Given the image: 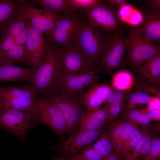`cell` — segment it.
Wrapping results in <instances>:
<instances>
[{
	"label": "cell",
	"mask_w": 160,
	"mask_h": 160,
	"mask_svg": "<svg viewBox=\"0 0 160 160\" xmlns=\"http://www.w3.org/2000/svg\"><path fill=\"white\" fill-rule=\"evenodd\" d=\"M92 146L104 158L114 151V146L110 140L109 133L107 132L102 133L98 140Z\"/></svg>",
	"instance_id": "28"
},
{
	"label": "cell",
	"mask_w": 160,
	"mask_h": 160,
	"mask_svg": "<svg viewBox=\"0 0 160 160\" xmlns=\"http://www.w3.org/2000/svg\"><path fill=\"white\" fill-rule=\"evenodd\" d=\"M24 63L32 66L33 61L25 46L15 44L0 57V64L14 65Z\"/></svg>",
	"instance_id": "22"
},
{
	"label": "cell",
	"mask_w": 160,
	"mask_h": 160,
	"mask_svg": "<svg viewBox=\"0 0 160 160\" xmlns=\"http://www.w3.org/2000/svg\"><path fill=\"white\" fill-rule=\"evenodd\" d=\"M38 67L33 65L24 68L0 64V84L12 82L32 81Z\"/></svg>",
	"instance_id": "17"
},
{
	"label": "cell",
	"mask_w": 160,
	"mask_h": 160,
	"mask_svg": "<svg viewBox=\"0 0 160 160\" xmlns=\"http://www.w3.org/2000/svg\"><path fill=\"white\" fill-rule=\"evenodd\" d=\"M31 4L42 6L43 9L58 14H65L72 11L68 0H33Z\"/></svg>",
	"instance_id": "25"
},
{
	"label": "cell",
	"mask_w": 160,
	"mask_h": 160,
	"mask_svg": "<svg viewBox=\"0 0 160 160\" xmlns=\"http://www.w3.org/2000/svg\"><path fill=\"white\" fill-rule=\"evenodd\" d=\"M143 19L138 26L135 27L146 40L160 44V10L142 6Z\"/></svg>",
	"instance_id": "13"
},
{
	"label": "cell",
	"mask_w": 160,
	"mask_h": 160,
	"mask_svg": "<svg viewBox=\"0 0 160 160\" xmlns=\"http://www.w3.org/2000/svg\"><path fill=\"white\" fill-rule=\"evenodd\" d=\"M100 134V129L79 132L76 135L68 137L64 140L60 145L59 148L66 153H76L81 150L84 147L91 144Z\"/></svg>",
	"instance_id": "16"
},
{
	"label": "cell",
	"mask_w": 160,
	"mask_h": 160,
	"mask_svg": "<svg viewBox=\"0 0 160 160\" xmlns=\"http://www.w3.org/2000/svg\"><path fill=\"white\" fill-rule=\"evenodd\" d=\"M142 137L130 152L122 157L125 160H137L142 155L147 153L151 146L152 134L147 127H142Z\"/></svg>",
	"instance_id": "23"
},
{
	"label": "cell",
	"mask_w": 160,
	"mask_h": 160,
	"mask_svg": "<svg viewBox=\"0 0 160 160\" xmlns=\"http://www.w3.org/2000/svg\"><path fill=\"white\" fill-rule=\"evenodd\" d=\"M62 75L90 72L100 73L91 62L75 44L61 49Z\"/></svg>",
	"instance_id": "9"
},
{
	"label": "cell",
	"mask_w": 160,
	"mask_h": 160,
	"mask_svg": "<svg viewBox=\"0 0 160 160\" xmlns=\"http://www.w3.org/2000/svg\"><path fill=\"white\" fill-rule=\"evenodd\" d=\"M160 139L157 136L152 135L150 149L146 154L140 156L137 160H160Z\"/></svg>",
	"instance_id": "32"
},
{
	"label": "cell",
	"mask_w": 160,
	"mask_h": 160,
	"mask_svg": "<svg viewBox=\"0 0 160 160\" xmlns=\"http://www.w3.org/2000/svg\"><path fill=\"white\" fill-rule=\"evenodd\" d=\"M134 84V77L128 71L121 70L113 76L111 85L114 89L120 90H131Z\"/></svg>",
	"instance_id": "26"
},
{
	"label": "cell",
	"mask_w": 160,
	"mask_h": 160,
	"mask_svg": "<svg viewBox=\"0 0 160 160\" xmlns=\"http://www.w3.org/2000/svg\"><path fill=\"white\" fill-rule=\"evenodd\" d=\"M110 122L109 126L110 138L114 146V151H117L121 137L126 129L134 125L127 121L122 119H114Z\"/></svg>",
	"instance_id": "24"
},
{
	"label": "cell",
	"mask_w": 160,
	"mask_h": 160,
	"mask_svg": "<svg viewBox=\"0 0 160 160\" xmlns=\"http://www.w3.org/2000/svg\"><path fill=\"white\" fill-rule=\"evenodd\" d=\"M125 108H126V105H125L124 102L118 103L109 106L106 122L114 119Z\"/></svg>",
	"instance_id": "35"
},
{
	"label": "cell",
	"mask_w": 160,
	"mask_h": 160,
	"mask_svg": "<svg viewBox=\"0 0 160 160\" xmlns=\"http://www.w3.org/2000/svg\"><path fill=\"white\" fill-rule=\"evenodd\" d=\"M131 92V90H123L113 89L106 103L110 106L118 103L124 102Z\"/></svg>",
	"instance_id": "33"
},
{
	"label": "cell",
	"mask_w": 160,
	"mask_h": 160,
	"mask_svg": "<svg viewBox=\"0 0 160 160\" xmlns=\"http://www.w3.org/2000/svg\"><path fill=\"white\" fill-rule=\"evenodd\" d=\"M15 44H16L14 38L7 36L1 35L0 38V57Z\"/></svg>",
	"instance_id": "37"
},
{
	"label": "cell",
	"mask_w": 160,
	"mask_h": 160,
	"mask_svg": "<svg viewBox=\"0 0 160 160\" xmlns=\"http://www.w3.org/2000/svg\"><path fill=\"white\" fill-rule=\"evenodd\" d=\"M80 95L56 89L50 93L38 97L58 108L64 119L68 132L79 129L87 111L81 102Z\"/></svg>",
	"instance_id": "3"
},
{
	"label": "cell",
	"mask_w": 160,
	"mask_h": 160,
	"mask_svg": "<svg viewBox=\"0 0 160 160\" xmlns=\"http://www.w3.org/2000/svg\"><path fill=\"white\" fill-rule=\"evenodd\" d=\"M105 1L118 12V10L127 3L126 0H106Z\"/></svg>",
	"instance_id": "41"
},
{
	"label": "cell",
	"mask_w": 160,
	"mask_h": 160,
	"mask_svg": "<svg viewBox=\"0 0 160 160\" xmlns=\"http://www.w3.org/2000/svg\"><path fill=\"white\" fill-rule=\"evenodd\" d=\"M31 85V83L15 86H0V100H9L21 96Z\"/></svg>",
	"instance_id": "29"
},
{
	"label": "cell",
	"mask_w": 160,
	"mask_h": 160,
	"mask_svg": "<svg viewBox=\"0 0 160 160\" xmlns=\"http://www.w3.org/2000/svg\"><path fill=\"white\" fill-rule=\"evenodd\" d=\"M21 5L12 16L0 23L1 35L14 38L26 26L28 22L22 12Z\"/></svg>",
	"instance_id": "21"
},
{
	"label": "cell",
	"mask_w": 160,
	"mask_h": 160,
	"mask_svg": "<svg viewBox=\"0 0 160 160\" xmlns=\"http://www.w3.org/2000/svg\"><path fill=\"white\" fill-rule=\"evenodd\" d=\"M145 1L148 7L152 9L160 10V0H148Z\"/></svg>",
	"instance_id": "43"
},
{
	"label": "cell",
	"mask_w": 160,
	"mask_h": 160,
	"mask_svg": "<svg viewBox=\"0 0 160 160\" xmlns=\"http://www.w3.org/2000/svg\"><path fill=\"white\" fill-rule=\"evenodd\" d=\"M103 160H125L121 156L120 153L114 151Z\"/></svg>",
	"instance_id": "42"
},
{
	"label": "cell",
	"mask_w": 160,
	"mask_h": 160,
	"mask_svg": "<svg viewBox=\"0 0 160 160\" xmlns=\"http://www.w3.org/2000/svg\"><path fill=\"white\" fill-rule=\"evenodd\" d=\"M62 73L61 49L49 44L47 52L31 82L36 96L41 97L56 89Z\"/></svg>",
	"instance_id": "1"
},
{
	"label": "cell",
	"mask_w": 160,
	"mask_h": 160,
	"mask_svg": "<svg viewBox=\"0 0 160 160\" xmlns=\"http://www.w3.org/2000/svg\"><path fill=\"white\" fill-rule=\"evenodd\" d=\"M104 159L90 144L84 148L80 154L71 157H55L53 160H103Z\"/></svg>",
	"instance_id": "27"
},
{
	"label": "cell",
	"mask_w": 160,
	"mask_h": 160,
	"mask_svg": "<svg viewBox=\"0 0 160 160\" xmlns=\"http://www.w3.org/2000/svg\"><path fill=\"white\" fill-rule=\"evenodd\" d=\"M28 33L25 47L32 58L34 65L38 67L48 49L49 44L42 34L28 23Z\"/></svg>",
	"instance_id": "15"
},
{
	"label": "cell",
	"mask_w": 160,
	"mask_h": 160,
	"mask_svg": "<svg viewBox=\"0 0 160 160\" xmlns=\"http://www.w3.org/2000/svg\"><path fill=\"white\" fill-rule=\"evenodd\" d=\"M33 116L34 121L48 126L58 134L68 132L64 119L58 108L37 96V108Z\"/></svg>",
	"instance_id": "11"
},
{
	"label": "cell",
	"mask_w": 160,
	"mask_h": 160,
	"mask_svg": "<svg viewBox=\"0 0 160 160\" xmlns=\"http://www.w3.org/2000/svg\"><path fill=\"white\" fill-rule=\"evenodd\" d=\"M127 36V54L125 60L135 69L160 53L159 45L145 39L134 27L129 28Z\"/></svg>",
	"instance_id": "5"
},
{
	"label": "cell",
	"mask_w": 160,
	"mask_h": 160,
	"mask_svg": "<svg viewBox=\"0 0 160 160\" xmlns=\"http://www.w3.org/2000/svg\"><path fill=\"white\" fill-rule=\"evenodd\" d=\"M113 89L105 83H95L80 95V100L83 106L89 111L99 108L102 104L106 103Z\"/></svg>",
	"instance_id": "14"
},
{
	"label": "cell",
	"mask_w": 160,
	"mask_h": 160,
	"mask_svg": "<svg viewBox=\"0 0 160 160\" xmlns=\"http://www.w3.org/2000/svg\"><path fill=\"white\" fill-rule=\"evenodd\" d=\"M108 109V105L106 103L103 107L94 111H89L87 110L86 115L79 127V132L100 129L106 122Z\"/></svg>",
	"instance_id": "19"
},
{
	"label": "cell",
	"mask_w": 160,
	"mask_h": 160,
	"mask_svg": "<svg viewBox=\"0 0 160 160\" xmlns=\"http://www.w3.org/2000/svg\"><path fill=\"white\" fill-rule=\"evenodd\" d=\"M148 116L151 120L159 121L160 119V110L150 109L147 107L143 109Z\"/></svg>",
	"instance_id": "40"
},
{
	"label": "cell",
	"mask_w": 160,
	"mask_h": 160,
	"mask_svg": "<svg viewBox=\"0 0 160 160\" xmlns=\"http://www.w3.org/2000/svg\"><path fill=\"white\" fill-rule=\"evenodd\" d=\"M37 107V96L32 85L19 97L10 100H0V108H11L32 113Z\"/></svg>",
	"instance_id": "18"
},
{
	"label": "cell",
	"mask_w": 160,
	"mask_h": 160,
	"mask_svg": "<svg viewBox=\"0 0 160 160\" xmlns=\"http://www.w3.org/2000/svg\"><path fill=\"white\" fill-rule=\"evenodd\" d=\"M57 14L55 26L44 37L49 44L61 49L74 44L82 28L87 23L83 13L71 11Z\"/></svg>",
	"instance_id": "2"
},
{
	"label": "cell",
	"mask_w": 160,
	"mask_h": 160,
	"mask_svg": "<svg viewBox=\"0 0 160 160\" xmlns=\"http://www.w3.org/2000/svg\"><path fill=\"white\" fill-rule=\"evenodd\" d=\"M28 33V28L27 24L26 26L14 37L16 43L21 46H25Z\"/></svg>",
	"instance_id": "39"
},
{
	"label": "cell",
	"mask_w": 160,
	"mask_h": 160,
	"mask_svg": "<svg viewBox=\"0 0 160 160\" xmlns=\"http://www.w3.org/2000/svg\"><path fill=\"white\" fill-rule=\"evenodd\" d=\"M136 86L137 90L153 94L155 97L160 99V89L150 85L144 80L141 79L137 81Z\"/></svg>",
	"instance_id": "34"
},
{
	"label": "cell",
	"mask_w": 160,
	"mask_h": 160,
	"mask_svg": "<svg viewBox=\"0 0 160 160\" xmlns=\"http://www.w3.org/2000/svg\"><path fill=\"white\" fill-rule=\"evenodd\" d=\"M101 1L100 0H68L70 7L72 10L82 13L93 7Z\"/></svg>",
	"instance_id": "31"
},
{
	"label": "cell",
	"mask_w": 160,
	"mask_h": 160,
	"mask_svg": "<svg viewBox=\"0 0 160 160\" xmlns=\"http://www.w3.org/2000/svg\"><path fill=\"white\" fill-rule=\"evenodd\" d=\"M127 36L124 32L113 35L111 42L95 66L100 74L109 75L121 67L127 50Z\"/></svg>",
	"instance_id": "7"
},
{
	"label": "cell",
	"mask_w": 160,
	"mask_h": 160,
	"mask_svg": "<svg viewBox=\"0 0 160 160\" xmlns=\"http://www.w3.org/2000/svg\"><path fill=\"white\" fill-rule=\"evenodd\" d=\"M135 69L141 79L148 83L159 85L160 53Z\"/></svg>",
	"instance_id": "20"
},
{
	"label": "cell",
	"mask_w": 160,
	"mask_h": 160,
	"mask_svg": "<svg viewBox=\"0 0 160 160\" xmlns=\"http://www.w3.org/2000/svg\"><path fill=\"white\" fill-rule=\"evenodd\" d=\"M35 121L30 112L7 108H0V128L23 137Z\"/></svg>",
	"instance_id": "8"
},
{
	"label": "cell",
	"mask_w": 160,
	"mask_h": 160,
	"mask_svg": "<svg viewBox=\"0 0 160 160\" xmlns=\"http://www.w3.org/2000/svg\"><path fill=\"white\" fill-rule=\"evenodd\" d=\"M83 13L88 23L97 30L113 35L124 32L118 11L105 1Z\"/></svg>",
	"instance_id": "6"
},
{
	"label": "cell",
	"mask_w": 160,
	"mask_h": 160,
	"mask_svg": "<svg viewBox=\"0 0 160 160\" xmlns=\"http://www.w3.org/2000/svg\"><path fill=\"white\" fill-rule=\"evenodd\" d=\"M99 79L94 72L74 74L61 75L57 89L65 92L81 95Z\"/></svg>",
	"instance_id": "12"
},
{
	"label": "cell",
	"mask_w": 160,
	"mask_h": 160,
	"mask_svg": "<svg viewBox=\"0 0 160 160\" xmlns=\"http://www.w3.org/2000/svg\"><path fill=\"white\" fill-rule=\"evenodd\" d=\"M142 112V110L133 108L127 110L124 115V120L133 125L138 126V122Z\"/></svg>",
	"instance_id": "36"
},
{
	"label": "cell",
	"mask_w": 160,
	"mask_h": 160,
	"mask_svg": "<svg viewBox=\"0 0 160 160\" xmlns=\"http://www.w3.org/2000/svg\"><path fill=\"white\" fill-rule=\"evenodd\" d=\"M142 136L141 129L138 126L134 125L130 132L129 136L124 143L120 152L122 157L130 152L141 140Z\"/></svg>",
	"instance_id": "30"
},
{
	"label": "cell",
	"mask_w": 160,
	"mask_h": 160,
	"mask_svg": "<svg viewBox=\"0 0 160 160\" xmlns=\"http://www.w3.org/2000/svg\"><path fill=\"white\" fill-rule=\"evenodd\" d=\"M113 35L97 30L87 22L80 32L75 45L95 66L109 46Z\"/></svg>",
	"instance_id": "4"
},
{
	"label": "cell",
	"mask_w": 160,
	"mask_h": 160,
	"mask_svg": "<svg viewBox=\"0 0 160 160\" xmlns=\"http://www.w3.org/2000/svg\"><path fill=\"white\" fill-rule=\"evenodd\" d=\"M135 93L138 106L148 104L155 98L151 97L149 94L142 90H137Z\"/></svg>",
	"instance_id": "38"
},
{
	"label": "cell",
	"mask_w": 160,
	"mask_h": 160,
	"mask_svg": "<svg viewBox=\"0 0 160 160\" xmlns=\"http://www.w3.org/2000/svg\"><path fill=\"white\" fill-rule=\"evenodd\" d=\"M21 8L27 22L44 36L52 30L55 24L56 14L36 8L25 0H24Z\"/></svg>",
	"instance_id": "10"
}]
</instances>
